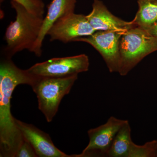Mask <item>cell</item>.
<instances>
[{"label":"cell","instance_id":"30bf717a","mask_svg":"<svg viewBox=\"0 0 157 157\" xmlns=\"http://www.w3.org/2000/svg\"><path fill=\"white\" fill-rule=\"evenodd\" d=\"M86 17L96 31L115 30L124 32L136 25L133 21H125L113 14L100 0H94L92 10Z\"/></svg>","mask_w":157,"mask_h":157},{"label":"cell","instance_id":"7a4b0ae2","mask_svg":"<svg viewBox=\"0 0 157 157\" xmlns=\"http://www.w3.org/2000/svg\"><path fill=\"white\" fill-rule=\"evenodd\" d=\"M11 5L16 12V17L6 29L7 44L4 53L6 58L11 59L21 51H31L39 36L44 17L30 13L14 0H11Z\"/></svg>","mask_w":157,"mask_h":157},{"label":"cell","instance_id":"6da1fadb","mask_svg":"<svg viewBox=\"0 0 157 157\" xmlns=\"http://www.w3.org/2000/svg\"><path fill=\"white\" fill-rule=\"evenodd\" d=\"M38 78L17 67L11 58L0 64V157H14L23 140L16 119L11 114V101L14 89L20 84L32 86Z\"/></svg>","mask_w":157,"mask_h":157},{"label":"cell","instance_id":"4fadbf2b","mask_svg":"<svg viewBox=\"0 0 157 157\" xmlns=\"http://www.w3.org/2000/svg\"><path fill=\"white\" fill-rule=\"evenodd\" d=\"M132 130L128 121L116 135L108 152V157H128L132 143Z\"/></svg>","mask_w":157,"mask_h":157},{"label":"cell","instance_id":"7c38bea8","mask_svg":"<svg viewBox=\"0 0 157 157\" xmlns=\"http://www.w3.org/2000/svg\"><path fill=\"white\" fill-rule=\"evenodd\" d=\"M138 10L133 21L147 30L157 22V0H137Z\"/></svg>","mask_w":157,"mask_h":157},{"label":"cell","instance_id":"e0dca14e","mask_svg":"<svg viewBox=\"0 0 157 157\" xmlns=\"http://www.w3.org/2000/svg\"><path fill=\"white\" fill-rule=\"evenodd\" d=\"M147 30L153 36L157 37V22Z\"/></svg>","mask_w":157,"mask_h":157},{"label":"cell","instance_id":"5bb4252c","mask_svg":"<svg viewBox=\"0 0 157 157\" xmlns=\"http://www.w3.org/2000/svg\"><path fill=\"white\" fill-rule=\"evenodd\" d=\"M128 157H157V140L143 145H137L133 142Z\"/></svg>","mask_w":157,"mask_h":157},{"label":"cell","instance_id":"52a82bcc","mask_svg":"<svg viewBox=\"0 0 157 157\" xmlns=\"http://www.w3.org/2000/svg\"><path fill=\"white\" fill-rule=\"evenodd\" d=\"M124 32L115 30L96 31L88 36L75 39L74 42H82L91 45L106 63L110 73L118 72L120 63V42Z\"/></svg>","mask_w":157,"mask_h":157},{"label":"cell","instance_id":"2e32d148","mask_svg":"<svg viewBox=\"0 0 157 157\" xmlns=\"http://www.w3.org/2000/svg\"><path fill=\"white\" fill-rule=\"evenodd\" d=\"M36 153L30 144L24 139L14 157H37Z\"/></svg>","mask_w":157,"mask_h":157},{"label":"cell","instance_id":"8992f818","mask_svg":"<svg viewBox=\"0 0 157 157\" xmlns=\"http://www.w3.org/2000/svg\"><path fill=\"white\" fill-rule=\"evenodd\" d=\"M127 120L110 117L105 124L88 131L89 142L81 153L75 157H108L116 135Z\"/></svg>","mask_w":157,"mask_h":157},{"label":"cell","instance_id":"3957f363","mask_svg":"<svg viewBox=\"0 0 157 157\" xmlns=\"http://www.w3.org/2000/svg\"><path fill=\"white\" fill-rule=\"evenodd\" d=\"M157 51V37L135 25L124 32L120 42L118 73L127 75L144 57Z\"/></svg>","mask_w":157,"mask_h":157},{"label":"cell","instance_id":"8fae6325","mask_svg":"<svg viewBox=\"0 0 157 157\" xmlns=\"http://www.w3.org/2000/svg\"><path fill=\"white\" fill-rule=\"evenodd\" d=\"M76 0H52L48 6L38 39L31 50L37 57L42 53V47L45 37L54 23L61 17L74 12Z\"/></svg>","mask_w":157,"mask_h":157},{"label":"cell","instance_id":"ba28073f","mask_svg":"<svg viewBox=\"0 0 157 157\" xmlns=\"http://www.w3.org/2000/svg\"><path fill=\"white\" fill-rule=\"evenodd\" d=\"M96 31L84 14L70 13L61 17L52 26L47 35L50 41L67 43L78 38L88 36Z\"/></svg>","mask_w":157,"mask_h":157},{"label":"cell","instance_id":"9a60e30c","mask_svg":"<svg viewBox=\"0 0 157 157\" xmlns=\"http://www.w3.org/2000/svg\"><path fill=\"white\" fill-rule=\"evenodd\" d=\"M32 14L43 16L45 4L42 0H14Z\"/></svg>","mask_w":157,"mask_h":157},{"label":"cell","instance_id":"9c48e42d","mask_svg":"<svg viewBox=\"0 0 157 157\" xmlns=\"http://www.w3.org/2000/svg\"><path fill=\"white\" fill-rule=\"evenodd\" d=\"M16 121L23 138L33 147L38 157H74V155H67L59 150L48 134L33 125L17 119Z\"/></svg>","mask_w":157,"mask_h":157},{"label":"cell","instance_id":"277c9868","mask_svg":"<svg viewBox=\"0 0 157 157\" xmlns=\"http://www.w3.org/2000/svg\"><path fill=\"white\" fill-rule=\"evenodd\" d=\"M78 75L62 78L39 77L31 87L36 95L39 110L48 122L58 111L63 98L70 93Z\"/></svg>","mask_w":157,"mask_h":157},{"label":"cell","instance_id":"5b68a950","mask_svg":"<svg viewBox=\"0 0 157 157\" xmlns=\"http://www.w3.org/2000/svg\"><path fill=\"white\" fill-rule=\"evenodd\" d=\"M90 66L86 55L80 54L65 57L54 58L33 65L28 70L39 77L62 78L86 72Z\"/></svg>","mask_w":157,"mask_h":157}]
</instances>
